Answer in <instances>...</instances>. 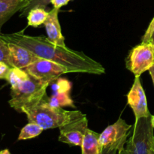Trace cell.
Segmentation results:
<instances>
[{
	"instance_id": "obj_1",
	"label": "cell",
	"mask_w": 154,
	"mask_h": 154,
	"mask_svg": "<svg viewBox=\"0 0 154 154\" xmlns=\"http://www.w3.org/2000/svg\"><path fill=\"white\" fill-rule=\"evenodd\" d=\"M0 37L8 43L16 44L29 50L40 58L65 66L69 73L102 75L105 72V68L101 63L89 57L84 52L54 45L45 36L27 35L23 30L11 34L1 33Z\"/></svg>"
},
{
	"instance_id": "obj_2",
	"label": "cell",
	"mask_w": 154,
	"mask_h": 154,
	"mask_svg": "<svg viewBox=\"0 0 154 154\" xmlns=\"http://www.w3.org/2000/svg\"><path fill=\"white\" fill-rule=\"evenodd\" d=\"M25 114L29 122L39 125L44 130L60 128L85 115L80 111H67L63 108L51 106L47 101V96L38 105Z\"/></svg>"
},
{
	"instance_id": "obj_3",
	"label": "cell",
	"mask_w": 154,
	"mask_h": 154,
	"mask_svg": "<svg viewBox=\"0 0 154 154\" xmlns=\"http://www.w3.org/2000/svg\"><path fill=\"white\" fill-rule=\"evenodd\" d=\"M50 84L29 75L27 79L15 88L11 89L8 103L20 113L25 114L38 105L46 96V90Z\"/></svg>"
},
{
	"instance_id": "obj_4",
	"label": "cell",
	"mask_w": 154,
	"mask_h": 154,
	"mask_svg": "<svg viewBox=\"0 0 154 154\" xmlns=\"http://www.w3.org/2000/svg\"><path fill=\"white\" fill-rule=\"evenodd\" d=\"M152 115L135 120L133 131L127 140L135 148L138 154H150L154 142L153 129L151 122Z\"/></svg>"
},
{
	"instance_id": "obj_5",
	"label": "cell",
	"mask_w": 154,
	"mask_h": 154,
	"mask_svg": "<svg viewBox=\"0 0 154 154\" xmlns=\"http://www.w3.org/2000/svg\"><path fill=\"white\" fill-rule=\"evenodd\" d=\"M126 68L134 74L135 77H140L154 65V44L141 42L132 48L126 59Z\"/></svg>"
},
{
	"instance_id": "obj_6",
	"label": "cell",
	"mask_w": 154,
	"mask_h": 154,
	"mask_svg": "<svg viewBox=\"0 0 154 154\" xmlns=\"http://www.w3.org/2000/svg\"><path fill=\"white\" fill-rule=\"evenodd\" d=\"M132 126L129 125L124 120L119 118L114 124L108 126L99 136V142L102 148L114 147L119 151L125 147L128 137L131 135Z\"/></svg>"
},
{
	"instance_id": "obj_7",
	"label": "cell",
	"mask_w": 154,
	"mask_h": 154,
	"mask_svg": "<svg viewBox=\"0 0 154 154\" xmlns=\"http://www.w3.org/2000/svg\"><path fill=\"white\" fill-rule=\"evenodd\" d=\"M24 70L31 76L49 84L54 82L62 75L69 73L65 66L42 58L27 66Z\"/></svg>"
},
{
	"instance_id": "obj_8",
	"label": "cell",
	"mask_w": 154,
	"mask_h": 154,
	"mask_svg": "<svg viewBox=\"0 0 154 154\" xmlns=\"http://www.w3.org/2000/svg\"><path fill=\"white\" fill-rule=\"evenodd\" d=\"M87 126L88 121L86 115H84L75 121L59 128V141L70 146L81 147L86 131L88 129Z\"/></svg>"
},
{
	"instance_id": "obj_9",
	"label": "cell",
	"mask_w": 154,
	"mask_h": 154,
	"mask_svg": "<svg viewBox=\"0 0 154 154\" xmlns=\"http://www.w3.org/2000/svg\"><path fill=\"white\" fill-rule=\"evenodd\" d=\"M127 100L128 104L135 114V120L150 115L147 107L145 92L141 85L140 77H135L133 85L127 95Z\"/></svg>"
},
{
	"instance_id": "obj_10",
	"label": "cell",
	"mask_w": 154,
	"mask_h": 154,
	"mask_svg": "<svg viewBox=\"0 0 154 154\" xmlns=\"http://www.w3.org/2000/svg\"><path fill=\"white\" fill-rule=\"evenodd\" d=\"M8 44L10 50V60L12 68L24 69L40 59L34 53L23 47L14 43Z\"/></svg>"
},
{
	"instance_id": "obj_11",
	"label": "cell",
	"mask_w": 154,
	"mask_h": 154,
	"mask_svg": "<svg viewBox=\"0 0 154 154\" xmlns=\"http://www.w3.org/2000/svg\"><path fill=\"white\" fill-rule=\"evenodd\" d=\"M59 12L60 9L54 8L51 11H49V14L44 25L49 42L58 46L66 47L65 44V38L62 34L61 26L59 21Z\"/></svg>"
},
{
	"instance_id": "obj_12",
	"label": "cell",
	"mask_w": 154,
	"mask_h": 154,
	"mask_svg": "<svg viewBox=\"0 0 154 154\" xmlns=\"http://www.w3.org/2000/svg\"><path fill=\"white\" fill-rule=\"evenodd\" d=\"M29 4V0H0V34L2 26L17 12L21 11Z\"/></svg>"
},
{
	"instance_id": "obj_13",
	"label": "cell",
	"mask_w": 154,
	"mask_h": 154,
	"mask_svg": "<svg viewBox=\"0 0 154 154\" xmlns=\"http://www.w3.org/2000/svg\"><path fill=\"white\" fill-rule=\"evenodd\" d=\"M99 136L100 134L87 129L81 146V154H102L103 148L99 142Z\"/></svg>"
},
{
	"instance_id": "obj_14",
	"label": "cell",
	"mask_w": 154,
	"mask_h": 154,
	"mask_svg": "<svg viewBox=\"0 0 154 154\" xmlns=\"http://www.w3.org/2000/svg\"><path fill=\"white\" fill-rule=\"evenodd\" d=\"M49 12L47 11L45 8L41 7L33 8L29 11L27 14L28 26L33 27H38L39 26L45 23L48 18Z\"/></svg>"
},
{
	"instance_id": "obj_15",
	"label": "cell",
	"mask_w": 154,
	"mask_h": 154,
	"mask_svg": "<svg viewBox=\"0 0 154 154\" xmlns=\"http://www.w3.org/2000/svg\"><path fill=\"white\" fill-rule=\"evenodd\" d=\"M47 101L51 106L55 108H63L66 106L75 108L74 101L69 93H53L50 97H47Z\"/></svg>"
},
{
	"instance_id": "obj_16",
	"label": "cell",
	"mask_w": 154,
	"mask_h": 154,
	"mask_svg": "<svg viewBox=\"0 0 154 154\" xmlns=\"http://www.w3.org/2000/svg\"><path fill=\"white\" fill-rule=\"evenodd\" d=\"M44 131L43 128L32 122H29L22 129L18 136V141L36 138Z\"/></svg>"
},
{
	"instance_id": "obj_17",
	"label": "cell",
	"mask_w": 154,
	"mask_h": 154,
	"mask_svg": "<svg viewBox=\"0 0 154 154\" xmlns=\"http://www.w3.org/2000/svg\"><path fill=\"white\" fill-rule=\"evenodd\" d=\"M28 77L29 74L24 69L19 68H11L6 81L10 84L11 88L13 89L27 79Z\"/></svg>"
},
{
	"instance_id": "obj_18",
	"label": "cell",
	"mask_w": 154,
	"mask_h": 154,
	"mask_svg": "<svg viewBox=\"0 0 154 154\" xmlns=\"http://www.w3.org/2000/svg\"><path fill=\"white\" fill-rule=\"evenodd\" d=\"M51 84L54 93H70L72 89V83L65 78H59Z\"/></svg>"
},
{
	"instance_id": "obj_19",
	"label": "cell",
	"mask_w": 154,
	"mask_h": 154,
	"mask_svg": "<svg viewBox=\"0 0 154 154\" xmlns=\"http://www.w3.org/2000/svg\"><path fill=\"white\" fill-rule=\"evenodd\" d=\"M0 62L5 63L8 66L11 67L10 60V50L8 44L0 37Z\"/></svg>"
},
{
	"instance_id": "obj_20",
	"label": "cell",
	"mask_w": 154,
	"mask_h": 154,
	"mask_svg": "<svg viewBox=\"0 0 154 154\" xmlns=\"http://www.w3.org/2000/svg\"><path fill=\"white\" fill-rule=\"evenodd\" d=\"M50 3L48 0H29L28 5L20 11V17H26L29 11L33 8L41 7L45 8Z\"/></svg>"
},
{
	"instance_id": "obj_21",
	"label": "cell",
	"mask_w": 154,
	"mask_h": 154,
	"mask_svg": "<svg viewBox=\"0 0 154 154\" xmlns=\"http://www.w3.org/2000/svg\"><path fill=\"white\" fill-rule=\"evenodd\" d=\"M153 30H154V17L151 20V22H150V25H149V26L147 27V30H146L145 33H144V36H143L142 42L147 43V42H150V37H151V35L152 33H153Z\"/></svg>"
},
{
	"instance_id": "obj_22",
	"label": "cell",
	"mask_w": 154,
	"mask_h": 154,
	"mask_svg": "<svg viewBox=\"0 0 154 154\" xmlns=\"http://www.w3.org/2000/svg\"><path fill=\"white\" fill-rule=\"evenodd\" d=\"M10 69V66H8L7 64L2 63V62H0V79H7Z\"/></svg>"
},
{
	"instance_id": "obj_23",
	"label": "cell",
	"mask_w": 154,
	"mask_h": 154,
	"mask_svg": "<svg viewBox=\"0 0 154 154\" xmlns=\"http://www.w3.org/2000/svg\"><path fill=\"white\" fill-rule=\"evenodd\" d=\"M117 154H138L137 153L136 150H135V147L130 144V143L127 142L126 141V148H123V150H120V151L117 153Z\"/></svg>"
},
{
	"instance_id": "obj_24",
	"label": "cell",
	"mask_w": 154,
	"mask_h": 154,
	"mask_svg": "<svg viewBox=\"0 0 154 154\" xmlns=\"http://www.w3.org/2000/svg\"><path fill=\"white\" fill-rule=\"evenodd\" d=\"M50 4L53 5L54 8L60 9L63 6L66 5L71 0H48Z\"/></svg>"
},
{
	"instance_id": "obj_25",
	"label": "cell",
	"mask_w": 154,
	"mask_h": 154,
	"mask_svg": "<svg viewBox=\"0 0 154 154\" xmlns=\"http://www.w3.org/2000/svg\"><path fill=\"white\" fill-rule=\"evenodd\" d=\"M118 152L119 149L117 147H106V148H103L102 154H117Z\"/></svg>"
},
{
	"instance_id": "obj_26",
	"label": "cell",
	"mask_w": 154,
	"mask_h": 154,
	"mask_svg": "<svg viewBox=\"0 0 154 154\" xmlns=\"http://www.w3.org/2000/svg\"><path fill=\"white\" fill-rule=\"evenodd\" d=\"M149 73H150V76H151L152 81H153V85H154V65L151 68H150V69H149Z\"/></svg>"
},
{
	"instance_id": "obj_27",
	"label": "cell",
	"mask_w": 154,
	"mask_h": 154,
	"mask_svg": "<svg viewBox=\"0 0 154 154\" xmlns=\"http://www.w3.org/2000/svg\"><path fill=\"white\" fill-rule=\"evenodd\" d=\"M0 154H11V153H10L9 150H8V149H5V150L0 151Z\"/></svg>"
},
{
	"instance_id": "obj_28",
	"label": "cell",
	"mask_w": 154,
	"mask_h": 154,
	"mask_svg": "<svg viewBox=\"0 0 154 154\" xmlns=\"http://www.w3.org/2000/svg\"><path fill=\"white\" fill-rule=\"evenodd\" d=\"M151 42V43L154 44V30H153V33H152V35H151V37H150V42Z\"/></svg>"
},
{
	"instance_id": "obj_29",
	"label": "cell",
	"mask_w": 154,
	"mask_h": 154,
	"mask_svg": "<svg viewBox=\"0 0 154 154\" xmlns=\"http://www.w3.org/2000/svg\"><path fill=\"white\" fill-rule=\"evenodd\" d=\"M151 122H152V124H153V127H154V115L152 116Z\"/></svg>"
},
{
	"instance_id": "obj_30",
	"label": "cell",
	"mask_w": 154,
	"mask_h": 154,
	"mask_svg": "<svg viewBox=\"0 0 154 154\" xmlns=\"http://www.w3.org/2000/svg\"><path fill=\"white\" fill-rule=\"evenodd\" d=\"M150 154H154V149L152 148V150H151V152H150Z\"/></svg>"
},
{
	"instance_id": "obj_31",
	"label": "cell",
	"mask_w": 154,
	"mask_h": 154,
	"mask_svg": "<svg viewBox=\"0 0 154 154\" xmlns=\"http://www.w3.org/2000/svg\"><path fill=\"white\" fill-rule=\"evenodd\" d=\"M152 148L154 149V142H153V146H152Z\"/></svg>"
}]
</instances>
